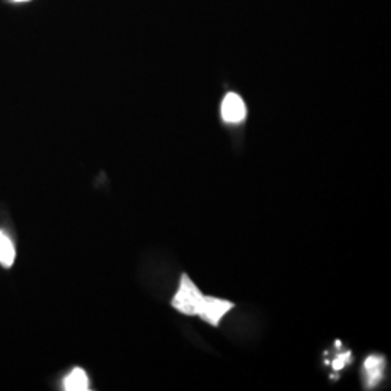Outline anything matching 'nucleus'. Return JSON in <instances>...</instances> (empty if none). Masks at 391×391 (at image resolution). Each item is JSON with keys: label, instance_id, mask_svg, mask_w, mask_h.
<instances>
[{"label": "nucleus", "instance_id": "nucleus-7", "mask_svg": "<svg viewBox=\"0 0 391 391\" xmlns=\"http://www.w3.org/2000/svg\"><path fill=\"white\" fill-rule=\"evenodd\" d=\"M350 358H351V352H345V354H340L335 361H333V364H332V366H333V370H342L344 368V366L348 364V361H350Z\"/></svg>", "mask_w": 391, "mask_h": 391}, {"label": "nucleus", "instance_id": "nucleus-4", "mask_svg": "<svg viewBox=\"0 0 391 391\" xmlns=\"http://www.w3.org/2000/svg\"><path fill=\"white\" fill-rule=\"evenodd\" d=\"M385 359L381 355H370L364 361V384L366 390H371L380 384L384 377Z\"/></svg>", "mask_w": 391, "mask_h": 391}, {"label": "nucleus", "instance_id": "nucleus-6", "mask_svg": "<svg viewBox=\"0 0 391 391\" xmlns=\"http://www.w3.org/2000/svg\"><path fill=\"white\" fill-rule=\"evenodd\" d=\"M16 252L12 239L4 232L0 231V264L5 268H11L15 264Z\"/></svg>", "mask_w": 391, "mask_h": 391}, {"label": "nucleus", "instance_id": "nucleus-5", "mask_svg": "<svg viewBox=\"0 0 391 391\" xmlns=\"http://www.w3.org/2000/svg\"><path fill=\"white\" fill-rule=\"evenodd\" d=\"M64 390L67 391H86L89 390V378L84 370L75 368L64 378Z\"/></svg>", "mask_w": 391, "mask_h": 391}, {"label": "nucleus", "instance_id": "nucleus-8", "mask_svg": "<svg viewBox=\"0 0 391 391\" xmlns=\"http://www.w3.org/2000/svg\"><path fill=\"white\" fill-rule=\"evenodd\" d=\"M15 2H28V0H15Z\"/></svg>", "mask_w": 391, "mask_h": 391}, {"label": "nucleus", "instance_id": "nucleus-3", "mask_svg": "<svg viewBox=\"0 0 391 391\" xmlns=\"http://www.w3.org/2000/svg\"><path fill=\"white\" fill-rule=\"evenodd\" d=\"M247 116V106L236 93H228L222 102V117L228 124H239Z\"/></svg>", "mask_w": 391, "mask_h": 391}, {"label": "nucleus", "instance_id": "nucleus-1", "mask_svg": "<svg viewBox=\"0 0 391 391\" xmlns=\"http://www.w3.org/2000/svg\"><path fill=\"white\" fill-rule=\"evenodd\" d=\"M203 297L205 296L202 295L200 290L196 287L191 278L187 274H183L180 280V287L176 293L173 302H171V306L183 314L198 316Z\"/></svg>", "mask_w": 391, "mask_h": 391}, {"label": "nucleus", "instance_id": "nucleus-2", "mask_svg": "<svg viewBox=\"0 0 391 391\" xmlns=\"http://www.w3.org/2000/svg\"><path fill=\"white\" fill-rule=\"evenodd\" d=\"M235 305L229 300H224V299H217V297H212V296H205L203 302L199 307L198 316L202 317L203 321H206L209 325L212 326H217L219 322H221L222 317L233 307Z\"/></svg>", "mask_w": 391, "mask_h": 391}]
</instances>
